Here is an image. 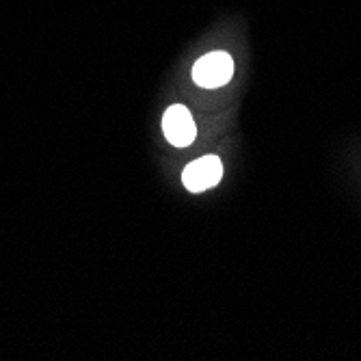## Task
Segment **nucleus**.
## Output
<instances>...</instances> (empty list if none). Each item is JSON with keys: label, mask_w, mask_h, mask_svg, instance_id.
I'll return each instance as SVG.
<instances>
[{"label": "nucleus", "mask_w": 361, "mask_h": 361, "mask_svg": "<svg viewBox=\"0 0 361 361\" xmlns=\"http://www.w3.org/2000/svg\"><path fill=\"white\" fill-rule=\"evenodd\" d=\"M223 178V162L219 156H204L200 160L190 162L182 171V184L190 192H204L216 186Z\"/></svg>", "instance_id": "nucleus-2"}, {"label": "nucleus", "mask_w": 361, "mask_h": 361, "mask_svg": "<svg viewBox=\"0 0 361 361\" xmlns=\"http://www.w3.org/2000/svg\"><path fill=\"white\" fill-rule=\"evenodd\" d=\"M162 133H165L167 141L173 147H188L197 137V128L190 111L182 104L169 106L165 111V117H162Z\"/></svg>", "instance_id": "nucleus-3"}, {"label": "nucleus", "mask_w": 361, "mask_h": 361, "mask_svg": "<svg viewBox=\"0 0 361 361\" xmlns=\"http://www.w3.org/2000/svg\"><path fill=\"white\" fill-rule=\"evenodd\" d=\"M232 74H234V61L227 52L221 50L202 56L192 68L195 85H200L204 89H216L227 85L232 80Z\"/></svg>", "instance_id": "nucleus-1"}]
</instances>
